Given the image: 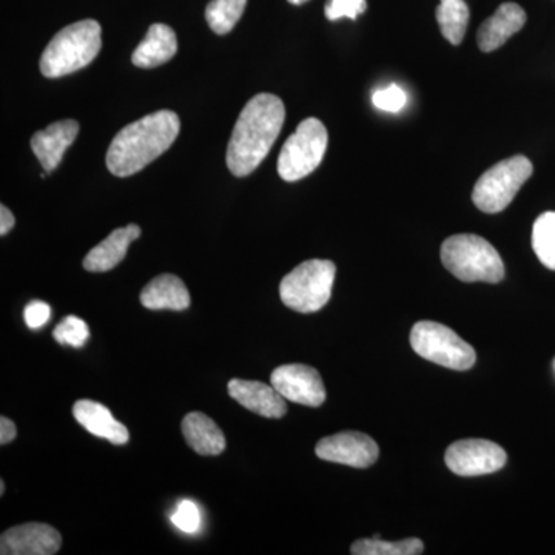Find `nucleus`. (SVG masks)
<instances>
[{"instance_id": "10", "label": "nucleus", "mask_w": 555, "mask_h": 555, "mask_svg": "<svg viewBox=\"0 0 555 555\" xmlns=\"http://www.w3.org/2000/svg\"><path fill=\"white\" fill-rule=\"evenodd\" d=\"M270 383L292 403L318 408L326 401V387L320 372L306 364H284L276 367Z\"/></svg>"}, {"instance_id": "6", "label": "nucleus", "mask_w": 555, "mask_h": 555, "mask_svg": "<svg viewBox=\"0 0 555 555\" xmlns=\"http://www.w3.org/2000/svg\"><path fill=\"white\" fill-rule=\"evenodd\" d=\"M532 171L534 167L526 156L500 160L478 179L473 192L474 204L485 214H500L513 203Z\"/></svg>"}, {"instance_id": "23", "label": "nucleus", "mask_w": 555, "mask_h": 555, "mask_svg": "<svg viewBox=\"0 0 555 555\" xmlns=\"http://www.w3.org/2000/svg\"><path fill=\"white\" fill-rule=\"evenodd\" d=\"M532 248L545 268L555 270V211H546L535 219Z\"/></svg>"}, {"instance_id": "25", "label": "nucleus", "mask_w": 555, "mask_h": 555, "mask_svg": "<svg viewBox=\"0 0 555 555\" xmlns=\"http://www.w3.org/2000/svg\"><path fill=\"white\" fill-rule=\"evenodd\" d=\"M53 337L60 345L72 346L75 349L86 346L90 338V328L86 321L75 315L62 320L53 331Z\"/></svg>"}, {"instance_id": "28", "label": "nucleus", "mask_w": 555, "mask_h": 555, "mask_svg": "<svg viewBox=\"0 0 555 555\" xmlns=\"http://www.w3.org/2000/svg\"><path fill=\"white\" fill-rule=\"evenodd\" d=\"M366 10V0H327L324 11H326L327 20L335 22L345 20V17L356 21Z\"/></svg>"}, {"instance_id": "5", "label": "nucleus", "mask_w": 555, "mask_h": 555, "mask_svg": "<svg viewBox=\"0 0 555 555\" xmlns=\"http://www.w3.org/2000/svg\"><path fill=\"white\" fill-rule=\"evenodd\" d=\"M335 273L337 268L327 259L301 262L281 281V301L298 313L318 312L331 299Z\"/></svg>"}, {"instance_id": "33", "label": "nucleus", "mask_w": 555, "mask_h": 555, "mask_svg": "<svg viewBox=\"0 0 555 555\" xmlns=\"http://www.w3.org/2000/svg\"><path fill=\"white\" fill-rule=\"evenodd\" d=\"M5 494V483L3 481H0V495Z\"/></svg>"}, {"instance_id": "27", "label": "nucleus", "mask_w": 555, "mask_h": 555, "mask_svg": "<svg viewBox=\"0 0 555 555\" xmlns=\"http://www.w3.org/2000/svg\"><path fill=\"white\" fill-rule=\"evenodd\" d=\"M372 102L382 112L398 113L406 107L408 96L401 87L390 83L386 89L375 91Z\"/></svg>"}, {"instance_id": "17", "label": "nucleus", "mask_w": 555, "mask_h": 555, "mask_svg": "<svg viewBox=\"0 0 555 555\" xmlns=\"http://www.w3.org/2000/svg\"><path fill=\"white\" fill-rule=\"evenodd\" d=\"M139 236H141V228L137 224L113 230L107 238L87 254V257L83 258V269L93 273L108 272V270L115 269L126 258L130 244Z\"/></svg>"}, {"instance_id": "12", "label": "nucleus", "mask_w": 555, "mask_h": 555, "mask_svg": "<svg viewBox=\"0 0 555 555\" xmlns=\"http://www.w3.org/2000/svg\"><path fill=\"white\" fill-rule=\"evenodd\" d=\"M60 531L46 524H24L7 529L0 537L2 555H53L60 553Z\"/></svg>"}, {"instance_id": "14", "label": "nucleus", "mask_w": 555, "mask_h": 555, "mask_svg": "<svg viewBox=\"0 0 555 555\" xmlns=\"http://www.w3.org/2000/svg\"><path fill=\"white\" fill-rule=\"evenodd\" d=\"M79 129V124L76 120L67 119L51 124L46 130L33 134L30 141L33 153L47 173L60 167L65 152L78 138Z\"/></svg>"}, {"instance_id": "4", "label": "nucleus", "mask_w": 555, "mask_h": 555, "mask_svg": "<svg viewBox=\"0 0 555 555\" xmlns=\"http://www.w3.org/2000/svg\"><path fill=\"white\" fill-rule=\"evenodd\" d=\"M441 261L465 283H500L505 278L502 257L489 241L477 235H455L441 246Z\"/></svg>"}, {"instance_id": "21", "label": "nucleus", "mask_w": 555, "mask_h": 555, "mask_svg": "<svg viewBox=\"0 0 555 555\" xmlns=\"http://www.w3.org/2000/svg\"><path fill=\"white\" fill-rule=\"evenodd\" d=\"M437 22L444 38L452 46H460L465 39L467 24H469V9L465 0H440Z\"/></svg>"}, {"instance_id": "16", "label": "nucleus", "mask_w": 555, "mask_h": 555, "mask_svg": "<svg viewBox=\"0 0 555 555\" xmlns=\"http://www.w3.org/2000/svg\"><path fill=\"white\" fill-rule=\"evenodd\" d=\"M73 415L83 429L93 436L104 438L116 447L129 443V429L115 420L108 408L93 400H79L73 406Z\"/></svg>"}, {"instance_id": "32", "label": "nucleus", "mask_w": 555, "mask_h": 555, "mask_svg": "<svg viewBox=\"0 0 555 555\" xmlns=\"http://www.w3.org/2000/svg\"><path fill=\"white\" fill-rule=\"evenodd\" d=\"M288 2L294 3V5H302V3L308 2V0H288Z\"/></svg>"}, {"instance_id": "1", "label": "nucleus", "mask_w": 555, "mask_h": 555, "mask_svg": "<svg viewBox=\"0 0 555 555\" xmlns=\"http://www.w3.org/2000/svg\"><path fill=\"white\" fill-rule=\"evenodd\" d=\"M286 119L283 101L275 94L259 93L241 112L230 138L228 167L243 178L257 170L269 155Z\"/></svg>"}, {"instance_id": "30", "label": "nucleus", "mask_w": 555, "mask_h": 555, "mask_svg": "<svg viewBox=\"0 0 555 555\" xmlns=\"http://www.w3.org/2000/svg\"><path fill=\"white\" fill-rule=\"evenodd\" d=\"M17 436V427L11 422L7 416H2L0 418V444L5 447V444L11 443Z\"/></svg>"}, {"instance_id": "20", "label": "nucleus", "mask_w": 555, "mask_h": 555, "mask_svg": "<svg viewBox=\"0 0 555 555\" xmlns=\"http://www.w3.org/2000/svg\"><path fill=\"white\" fill-rule=\"evenodd\" d=\"M182 434L189 447L199 455H219L225 449V436L217 423L203 414L190 412L182 420Z\"/></svg>"}, {"instance_id": "8", "label": "nucleus", "mask_w": 555, "mask_h": 555, "mask_svg": "<svg viewBox=\"0 0 555 555\" xmlns=\"http://www.w3.org/2000/svg\"><path fill=\"white\" fill-rule=\"evenodd\" d=\"M411 346L420 357L452 371H467L477 360L473 346L452 328L434 321H420L412 327Z\"/></svg>"}, {"instance_id": "22", "label": "nucleus", "mask_w": 555, "mask_h": 555, "mask_svg": "<svg viewBox=\"0 0 555 555\" xmlns=\"http://www.w3.org/2000/svg\"><path fill=\"white\" fill-rule=\"evenodd\" d=\"M247 0H211L206 9L207 24L217 35H228L238 24Z\"/></svg>"}, {"instance_id": "2", "label": "nucleus", "mask_w": 555, "mask_h": 555, "mask_svg": "<svg viewBox=\"0 0 555 555\" xmlns=\"http://www.w3.org/2000/svg\"><path fill=\"white\" fill-rule=\"evenodd\" d=\"M181 120L170 109L150 113L129 124L109 144L107 167L115 177L127 178L159 158L178 138Z\"/></svg>"}, {"instance_id": "7", "label": "nucleus", "mask_w": 555, "mask_h": 555, "mask_svg": "<svg viewBox=\"0 0 555 555\" xmlns=\"http://www.w3.org/2000/svg\"><path fill=\"white\" fill-rule=\"evenodd\" d=\"M328 134L320 119L302 120L287 139L278 158V173L287 182L309 177L326 155Z\"/></svg>"}, {"instance_id": "29", "label": "nucleus", "mask_w": 555, "mask_h": 555, "mask_svg": "<svg viewBox=\"0 0 555 555\" xmlns=\"http://www.w3.org/2000/svg\"><path fill=\"white\" fill-rule=\"evenodd\" d=\"M51 315L50 306L43 301H33L25 308V323L30 328L42 327L43 324L49 323Z\"/></svg>"}, {"instance_id": "15", "label": "nucleus", "mask_w": 555, "mask_h": 555, "mask_svg": "<svg viewBox=\"0 0 555 555\" xmlns=\"http://www.w3.org/2000/svg\"><path fill=\"white\" fill-rule=\"evenodd\" d=\"M526 13L520 5L514 2L502 3L489 20L481 24L478 30V47L483 53H491L505 46L511 36L516 35L525 27Z\"/></svg>"}, {"instance_id": "3", "label": "nucleus", "mask_w": 555, "mask_h": 555, "mask_svg": "<svg viewBox=\"0 0 555 555\" xmlns=\"http://www.w3.org/2000/svg\"><path fill=\"white\" fill-rule=\"evenodd\" d=\"M101 47V25L93 20L76 22L51 39L40 57V73L50 79L72 75L96 60Z\"/></svg>"}, {"instance_id": "31", "label": "nucleus", "mask_w": 555, "mask_h": 555, "mask_svg": "<svg viewBox=\"0 0 555 555\" xmlns=\"http://www.w3.org/2000/svg\"><path fill=\"white\" fill-rule=\"evenodd\" d=\"M14 217L10 208L0 206V235L5 236L14 228Z\"/></svg>"}, {"instance_id": "18", "label": "nucleus", "mask_w": 555, "mask_h": 555, "mask_svg": "<svg viewBox=\"0 0 555 555\" xmlns=\"http://www.w3.org/2000/svg\"><path fill=\"white\" fill-rule=\"evenodd\" d=\"M190 301L192 299L184 281L171 273L153 278L141 292L142 306L150 310L182 312L190 308Z\"/></svg>"}, {"instance_id": "24", "label": "nucleus", "mask_w": 555, "mask_h": 555, "mask_svg": "<svg viewBox=\"0 0 555 555\" xmlns=\"http://www.w3.org/2000/svg\"><path fill=\"white\" fill-rule=\"evenodd\" d=\"M425 545L420 539H406L403 542H383L379 537L358 540L350 547L353 555H418L423 554Z\"/></svg>"}, {"instance_id": "11", "label": "nucleus", "mask_w": 555, "mask_h": 555, "mask_svg": "<svg viewBox=\"0 0 555 555\" xmlns=\"http://www.w3.org/2000/svg\"><path fill=\"white\" fill-rule=\"evenodd\" d=\"M315 452L326 462L360 467V469L374 465L379 455L378 444L371 437L366 434L350 433V430L324 437L317 444Z\"/></svg>"}, {"instance_id": "26", "label": "nucleus", "mask_w": 555, "mask_h": 555, "mask_svg": "<svg viewBox=\"0 0 555 555\" xmlns=\"http://www.w3.org/2000/svg\"><path fill=\"white\" fill-rule=\"evenodd\" d=\"M171 521L179 531L185 532V534H195L201 528L199 507L192 500H182L171 516Z\"/></svg>"}, {"instance_id": "19", "label": "nucleus", "mask_w": 555, "mask_h": 555, "mask_svg": "<svg viewBox=\"0 0 555 555\" xmlns=\"http://www.w3.org/2000/svg\"><path fill=\"white\" fill-rule=\"evenodd\" d=\"M177 33L169 25L155 24L134 50L131 62L139 68H155L166 64L177 54Z\"/></svg>"}, {"instance_id": "9", "label": "nucleus", "mask_w": 555, "mask_h": 555, "mask_svg": "<svg viewBox=\"0 0 555 555\" xmlns=\"http://www.w3.org/2000/svg\"><path fill=\"white\" fill-rule=\"evenodd\" d=\"M505 449L488 440H462L448 448L444 462L452 473L462 477L485 476L506 465Z\"/></svg>"}, {"instance_id": "13", "label": "nucleus", "mask_w": 555, "mask_h": 555, "mask_svg": "<svg viewBox=\"0 0 555 555\" xmlns=\"http://www.w3.org/2000/svg\"><path fill=\"white\" fill-rule=\"evenodd\" d=\"M229 396L238 401L241 406L266 418H281L286 415V398L273 386L261 382L233 378L228 385Z\"/></svg>"}]
</instances>
